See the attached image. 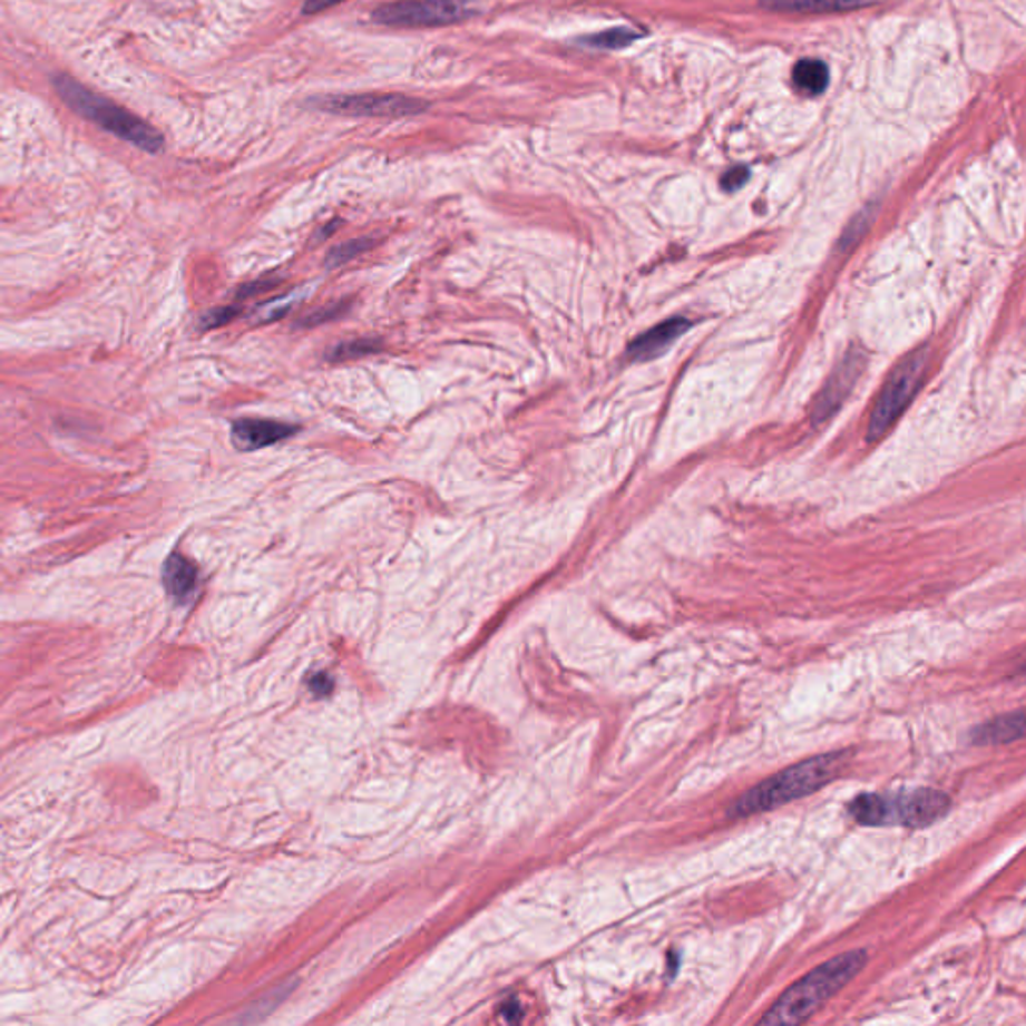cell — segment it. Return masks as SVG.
<instances>
[{
	"label": "cell",
	"mask_w": 1026,
	"mask_h": 1026,
	"mask_svg": "<svg viewBox=\"0 0 1026 1026\" xmlns=\"http://www.w3.org/2000/svg\"><path fill=\"white\" fill-rule=\"evenodd\" d=\"M848 756L850 752H830L786 768L737 798L736 804L730 808L727 814L732 818L752 817L758 812L784 807L798 798L814 794L842 772Z\"/></svg>",
	"instance_id": "6da1fadb"
},
{
	"label": "cell",
	"mask_w": 1026,
	"mask_h": 1026,
	"mask_svg": "<svg viewBox=\"0 0 1026 1026\" xmlns=\"http://www.w3.org/2000/svg\"><path fill=\"white\" fill-rule=\"evenodd\" d=\"M868 952L858 948L840 957L828 960L824 965L800 978L797 985L788 988L776 1005L762 1017V1025H798L812 1017L818 1008L834 997L838 990L847 987L862 968L867 967Z\"/></svg>",
	"instance_id": "7a4b0ae2"
},
{
	"label": "cell",
	"mask_w": 1026,
	"mask_h": 1026,
	"mask_svg": "<svg viewBox=\"0 0 1026 1026\" xmlns=\"http://www.w3.org/2000/svg\"><path fill=\"white\" fill-rule=\"evenodd\" d=\"M950 798L942 790L918 788L895 794H860L848 804L850 817L862 827L927 828L945 818Z\"/></svg>",
	"instance_id": "3957f363"
},
{
	"label": "cell",
	"mask_w": 1026,
	"mask_h": 1026,
	"mask_svg": "<svg viewBox=\"0 0 1026 1026\" xmlns=\"http://www.w3.org/2000/svg\"><path fill=\"white\" fill-rule=\"evenodd\" d=\"M55 89L70 109L77 110L80 117L89 119L90 123L99 125L100 129L109 130L115 137L127 140L130 145L147 150V153L163 150V145H165L163 135L155 127H150L147 120L139 119L137 115L123 109L117 102L82 87L72 77H67V75L55 77Z\"/></svg>",
	"instance_id": "277c9868"
},
{
	"label": "cell",
	"mask_w": 1026,
	"mask_h": 1026,
	"mask_svg": "<svg viewBox=\"0 0 1026 1026\" xmlns=\"http://www.w3.org/2000/svg\"><path fill=\"white\" fill-rule=\"evenodd\" d=\"M927 368L928 348L922 345L900 359L897 368L888 373L868 419L867 439L870 443L885 438L898 419L902 418L925 381Z\"/></svg>",
	"instance_id": "5b68a950"
},
{
	"label": "cell",
	"mask_w": 1026,
	"mask_h": 1026,
	"mask_svg": "<svg viewBox=\"0 0 1026 1026\" xmlns=\"http://www.w3.org/2000/svg\"><path fill=\"white\" fill-rule=\"evenodd\" d=\"M371 17L383 27L426 29L469 19L471 9L459 0H399L381 4Z\"/></svg>",
	"instance_id": "8992f818"
},
{
	"label": "cell",
	"mask_w": 1026,
	"mask_h": 1026,
	"mask_svg": "<svg viewBox=\"0 0 1026 1026\" xmlns=\"http://www.w3.org/2000/svg\"><path fill=\"white\" fill-rule=\"evenodd\" d=\"M317 107L353 117H408L428 109V102L403 95H355L320 100Z\"/></svg>",
	"instance_id": "52a82bcc"
},
{
	"label": "cell",
	"mask_w": 1026,
	"mask_h": 1026,
	"mask_svg": "<svg viewBox=\"0 0 1026 1026\" xmlns=\"http://www.w3.org/2000/svg\"><path fill=\"white\" fill-rule=\"evenodd\" d=\"M868 365L867 353L860 348H850L847 355L840 359L837 369L828 378L827 385L820 391L817 403H814V421L822 423L828 418H832L842 403L847 401L852 389L857 388L858 379L864 373Z\"/></svg>",
	"instance_id": "ba28073f"
},
{
	"label": "cell",
	"mask_w": 1026,
	"mask_h": 1026,
	"mask_svg": "<svg viewBox=\"0 0 1026 1026\" xmlns=\"http://www.w3.org/2000/svg\"><path fill=\"white\" fill-rule=\"evenodd\" d=\"M300 431L295 426L271 421V419H240L231 428L233 446L240 451H257L280 443Z\"/></svg>",
	"instance_id": "9c48e42d"
},
{
	"label": "cell",
	"mask_w": 1026,
	"mask_h": 1026,
	"mask_svg": "<svg viewBox=\"0 0 1026 1026\" xmlns=\"http://www.w3.org/2000/svg\"><path fill=\"white\" fill-rule=\"evenodd\" d=\"M1020 737H1026V707L993 717L985 724L973 727L970 732V742L975 746H998L1017 742Z\"/></svg>",
	"instance_id": "30bf717a"
},
{
	"label": "cell",
	"mask_w": 1026,
	"mask_h": 1026,
	"mask_svg": "<svg viewBox=\"0 0 1026 1026\" xmlns=\"http://www.w3.org/2000/svg\"><path fill=\"white\" fill-rule=\"evenodd\" d=\"M687 328H690V321L684 317H672V320L659 323L629 343V358L636 361L658 358L674 341L678 340L682 333H686Z\"/></svg>",
	"instance_id": "8fae6325"
},
{
	"label": "cell",
	"mask_w": 1026,
	"mask_h": 1026,
	"mask_svg": "<svg viewBox=\"0 0 1026 1026\" xmlns=\"http://www.w3.org/2000/svg\"><path fill=\"white\" fill-rule=\"evenodd\" d=\"M878 0H760L762 9L782 14H828L864 9Z\"/></svg>",
	"instance_id": "7c38bea8"
},
{
	"label": "cell",
	"mask_w": 1026,
	"mask_h": 1026,
	"mask_svg": "<svg viewBox=\"0 0 1026 1026\" xmlns=\"http://www.w3.org/2000/svg\"><path fill=\"white\" fill-rule=\"evenodd\" d=\"M197 579H199V571L190 559L180 556L177 551L170 554L163 568V584L169 592L170 598L179 604H187L197 589Z\"/></svg>",
	"instance_id": "4fadbf2b"
},
{
	"label": "cell",
	"mask_w": 1026,
	"mask_h": 1026,
	"mask_svg": "<svg viewBox=\"0 0 1026 1026\" xmlns=\"http://www.w3.org/2000/svg\"><path fill=\"white\" fill-rule=\"evenodd\" d=\"M828 80H830V72H828V67L822 60H798L797 67L792 69L794 87H797L798 92H802L807 97L822 95L827 90Z\"/></svg>",
	"instance_id": "5bb4252c"
},
{
	"label": "cell",
	"mask_w": 1026,
	"mask_h": 1026,
	"mask_svg": "<svg viewBox=\"0 0 1026 1026\" xmlns=\"http://www.w3.org/2000/svg\"><path fill=\"white\" fill-rule=\"evenodd\" d=\"M639 35H636V30L632 29H612L606 30V32H599L596 37H589V39L584 40L589 47L594 49H624L632 45L634 40L638 39Z\"/></svg>",
	"instance_id": "9a60e30c"
},
{
	"label": "cell",
	"mask_w": 1026,
	"mask_h": 1026,
	"mask_svg": "<svg viewBox=\"0 0 1026 1026\" xmlns=\"http://www.w3.org/2000/svg\"><path fill=\"white\" fill-rule=\"evenodd\" d=\"M371 245H373V243L369 240H353L343 243V245L335 247V250L331 251L330 255H328V267H340L343 263H348V261L353 260V257L361 255L363 251H368Z\"/></svg>",
	"instance_id": "2e32d148"
},
{
	"label": "cell",
	"mask_w": 1026,
	"mask_h": 1026,
	"mask_svg": "<svg viewBox=\"0 0 1026 1026\" xmlns=\"http://www.w3.org/2000/svg\"><path fill=\"white\" fill-rule=\"evenodd\" d=\"M379 349L378 341L373 340H353L345 341V343H340L338 348L331 351L330 358L333 361H343V359H355L361 358V355H368V353H375Z\"/></svg>",
	"instance_id": "e0dca14e"
},
{
	"label": "cell",
	"mask_w": 1026,
	"mask_h": 1026,
	"mask_svg": "<svg viewBox=\"0 0 1026 1026\" xmlns=\"http://www.w3.org/2000/svg\"><path fill=\"white\" fill-rule=\"evenodd\" d=\"M240 310L237 307H219V310H211L201 317V328L203 330H215V328H221L225 323H229L233 317H237Z\"/></svg>",
	"instance_id": "ac0fdd59"
},
{
	"label": "cell",
	"mask_w": 1026,
	"mask_h": 1026,
	"mask_svg": "<svg viewBox=\"0 0 1026 1026\" xmlns=\"http://www.w3.org/2000/svg\"><path fill=\"white\" fill-rule=\"evenodd\" d=\"M746 180V167H734V169H730L727 173H724V177H722V189L734 193V190L740 189V187H742Z\"/></svg>",
	"instance_id": "d6986e66"
},
{
	"label": "cell",
	"mask_w": 1026,
	"mask_h": 1026,
	"mask_svg": "<svg viewBox=\"0 0 1026 1026\" xmlns=\"http://www.w3.org/2000/svg\"><path fill=\"white\" fill-rule=\"evenodd\" d=\"M341 2H345V0H305V4H303L301 12H303V14H310L311 17V14L323 12V10L331 9V7H335V4H341Z\"/></svg>",
	"instance_id": "ffe728a7"
},
{
	"label": "cell",
	"mask_w": 1026,
	"mask_h": 1026,
	"mask_svg": "<svg viewBox=\"0 0 1026 1026\" xmlns=\"http://www.w3.org/2000/svg\"><path fill=\"white\" fill-rule=\"evenodd\" d=\"M310 686L311 690L315 692V694L325 696V694H330L331 687H333V682H331V680L328 678L325 674H320V676H315V678L310 680Z\"/></svg>",
	"instance_id": "44dd1931"
},
{
	"label": "cell",
	"mask_w": 1026,
	"mask_h": 1026,
	"mask_svg": "<svg viewBox=\"0 0 1026 1026\" xmlns=\"http://www.w3.org/2000/svg\"><path fill=\"white\" fill-rule=\"evenodd\" d=\"M501 1015H504V1018H506L508 1023H518L524 1013H521V1007H519L518 1000H509L508 1005H506L504 1010H501Z\"/></svg>",
	"instance_id": "7402d4cb"
}]
</instances>
